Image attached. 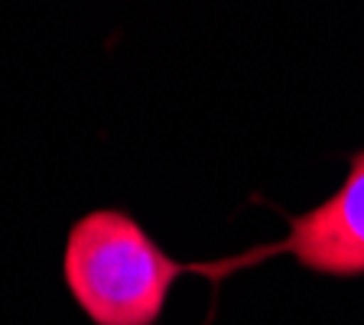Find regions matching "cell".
<instances>
[{
    "label": "cell",
    "mask_w": 364,
    "mask_h": 325,
    "mask_svg": "<svg viewBox=\"0 0 364 325\" xmlns=\"http://www.w3.org/2000/svg\"><path fill=\"white\" fill-rule=\"evenodd\" d=\"M289 228L287 241L270 250H287L303 267L328 277L364 273V153L351 156L341 189L312 212L296 215Z\"/></svg>",
    "instance_id": "cell-2"
},
{
    "label": "cell",
    "mask_w": 364,
    "mask_h": 325,
    "mask_svg": "<svg viewBox=\"0 0 364 325\" xmlns=\"http://www.w3.org/2000/svg\"><path fill=\"white\" fill-rule=\"evenodd\" d=\"M189 270L198 273V264L173 260L117 208L78 218L62 257L68 293L95 325H156L169 287Z\"/></svg>",
    "instance_id": "cell-1"
}]
</instances>
